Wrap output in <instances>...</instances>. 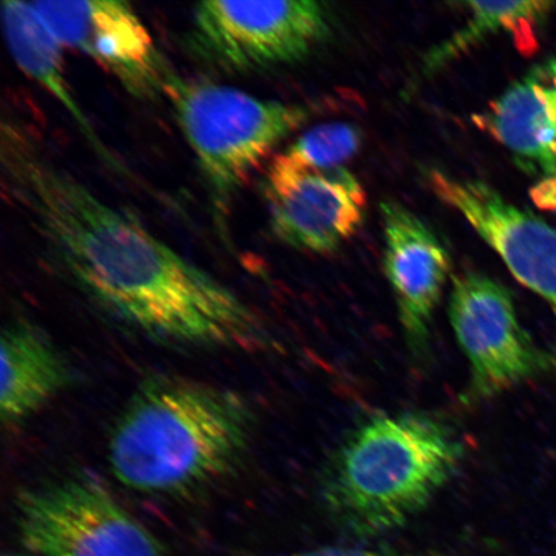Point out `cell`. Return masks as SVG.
I'll list each match as a JSON object with an SVG mask.
<instances>
[{"mask_svg":"<svg viewBox=\"0 0 556 556\" xmlns=\"http://www.w3.org/2000/svg\"><path fill=\"white\" fill-rule=\"evenodd\" d=\"M31 4L61 46L87 54L136 99L152 100L164 93L169 70L129 3L88 0Z\"/></svg>","mask_w":556,"mask_h":556,"instance_id":"obj_8","label":"cell"},{"mask_svg":"<svg viewBox=\"0 0 556 556\" xmlns=\"http://www.w3.org/2000/svg\"><path fill=\"white\" fill-rule=\"evenodd\" d=\"M2 24L5 43L16 65L64 106L102 162L106 163L111 169L125 173L116 157L97 136L78 101L74 99L66 79L64 61H62V46L48 29L31 2L7 0L2 4Z\"/></svg>","mask_w":556,"mask_h":556,"instance_id":"obj_14","label":"cell"},{"mask_svg":"<svg viewBox=\"0 0 556 556\" xmlns=\"http://www.w3.org/2000/svg\"><path fill=\"white\" fill-rule=\"evenodd\" d=\"M15 516L37 556H163L154 534L88 475L20 490Z\"/></svg>","mask_w":556,"mask_h":556,"instance_id":"obj_5","label":"cell"},{"mask_svg":"<svg viewBox=\"0 0 556 556\" xmlns=\"http://www.w3.org/2000/svg\"><path fill=\"white\" fill-rule=\"evenodd\" d=\"M467 23L451 38L438 45L424 58L422 72L435 73L490 35L506 33L518 51L530 55L538 50V31L554 3L548 2H465Z\"/></svg>","mask_w":556,"mask_h":556,"instance_id":"obj_15","label":"cell"},{"mask_svg":"<svg viewBox=\"0 0 556 556\" xmlns=\"http://www.w3.org/2000/svg\"><path fill=\"white\" fill-rule=\"evenodd\" d=\"M534 204L556 212V177L541 179L531 192Z\"/></svg>","mask_w":556,"mask_h":556,"instance_id":"obj_18","label":"cell"},{"mask_svg":"<svg viewBox=\"0 0 556 556\" xmlns=\"http://www.w3.org/2000/svg\"><path fill=\"white\" fill-rule=\"evenodd\" d=\"M553 60H554V62H555V65H556V55H555V58H553Z\"/></svg>","mask_w":556,"mask_h":556,"instance_id":"obj_19","label":"cell"},{"mask_svg":"<svg viewBox=\"0 0 556 556\" xmlns=\"http://www.w3.org/2000/svg\"><path fill=\"white\" fill-rule=\"evenodd\" d=\"M252 408L226 388L178 377L144 381L111 433V471L128 489L187 496L224 481L245 457Z\"/></svg>","mask_w":556,"mask_h":556,"instance_id":"obj_2","label":"cell"},{"mask_svg":"<svg viewBox=\"0 0 556 556\" xmlns=\"http://www.w3.org/2000/svg\"><path fill=\"white\" fill-rule=\"evenodd\" d=\"M363 134L356 125L329 123L317 125L276 155L282 163L301 170H333L358 154Z\"/></svg>","mask_w":556,"mask_h":556,"instance_id":"obj_16","label":"cell"},{"mask_svg":"<svg viewBox=\"0 0 556 556\" xmlns=\"http://www.w3.org/2000/svg\"><path fill=\"white\" fill-rule=\"evenodd\" d=\"M5 556H15V555H5Z\"/></svg>","mask_w":556,"mask_h":556,"instance_id":"obj_20","label":"cell"},{"mask_svg":"<svg viewBox=\"0 0 556 556\" xmlns=\"http://www.w3.org/2000/svg\"><path fill=\"white\" fill-rule=\"evenodd\" d=\"M464 454L462 441L433 416H374L331 456L319 490L323 504L356 536L397 530L432 503Z\"/></svg>","mask_w":556,"mask_h":556,"instance_id":"obj_3","label":"cell"},{"mask_svg":"<svg viewBox=\"0 0 556 556\" xmlns=\"http://www.w3.org/2000/svg\"><path fill=\"white\" fill-rule=\"evenodd\" d=\"M164 93L197 156L215 224L225 238L236 193L278 144L311 119L312 111L170 72Z\"/></svg>","mask_w":556,"mask_h":556,"instance_id":"obj_4","label":"cell"},{"mask_svg":"<svg viewBox=\"0 0 556 556\" xmlns=\"http://www.w3.org/2000/svg\"><path fill=\"white\" fill-rule=\"evenodd\" d=\"M4 189L83 293L165 343L243 352L277 350L258 313L131 215L55 164L15 122L2 125Z\"/></svg>","mask_w":556,"mask_h":556,"instance_id":"obj_1","label":"cell"},{"mask_svg":"<svg viewBox=\"0 0 556 556\" xmlns=\"http://www.w3.org/2000/svg\"><path fill=\"white\" fill-rule=\"evenodd\" d=\"M0 416L13 427L29 419L72 382V370L37 326L17 319L2 331Z\"/></svg>","mask_w":556,"mask_h":556,"instance_id":"obj_13","label":"cell"},{"mask_svg":"<svg viewBox=\"0 0 556 556\" xmlns=\"http://www.w3.org/2000/svg\"><path fill=\"white\" fill-rule=\"evenodd\" d=\"M430 189L495 250L510 274L545 301L556 317V229L478 179L428 169Z\"/></svg>","mask_w":556,"mask_h":556,"instance_id":"obj_9","label":"cell"},{"mask_svg":"<svg viewBox=\"0 0 556 556\" xmlns=\"http://www.w3.org/2000/svg\"><path fill=\"white\" fill-rule=\"evenodd\" d=\"M448 319L470 367L465 403L486 401L521 382L556 372V357L521 326L513 295L481 273L454 277Z\"/></svg>","mask_w":556,"mask_h":556,"instance_id":"obj_7","label":"cell"},{"mask_svg":"<svg viewBox=\"0 0 556 556\" xmlns=\"http://www.w3.org/2000/svg\"><path fill=\"white\" fill-rule=\"evenodd\" d=\"M264 194L276 238L303 252H337L364 224L366 192L345 168L301 170L275 156Z\"/></svg>","mask_w":556,"mask_h":556,"instance_id":"obj_10","label":"cell"},{"mask_svg":"<svg viewBox=\"0 0 556 556\" xmlns=\"http://www.w3.org/2000/svg\"><path fill=\"white\" fill-rule=\"evenodd\" d=\"M294 556H408L391 551H368V548L353 547H321Z\"/></svg>","mask_w":556,"mask_h":556,"instance_id":"obj_17","label":"cell"},{"mask_svg":"<svg viewBox=\"0 0 556 556\" xmlns=\"http://www.w3.org/2000/svg\"><path fill=\"white\" fill-rule=\"evenodd\" d=\"M479 127L502 143L521 169L556 177V65L534 67L476 116Z\"/></svg>","mask_w":556,"mask_h":556,"instance_id":"obj_12","label":"cell"},{"mask_svg":"<svg viewBox=\"0 0 556 556\" xmlns=\"http://www.w3.org/2000/svg\"><path fill=\"white\" fill-rule=\"evenodd\" d=\"M330 33L329 11L312 0H211L194 7L186 43L208 66L248 74L301 61Z\"/></svg>","mask_w":556,"mask_h":556,"instance_id":"obj_6","label":"cell"},{"mask_svg":"<svg viewBox=\"0 0 556 556\" xmlns=\"http://www.w3.org/2000/svg\"><path fill=\"white\" fill-rule=\"evenodd\" d=\"M384 273L391 283L403 337L417 359L429 353L430 325L451 275L446 247L397 201L380 204Z\"/></svg>","mask_w":556,"mask_h":556,"instance_id":"obj_11","label":"cell"}]
</instances>
